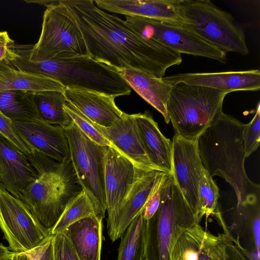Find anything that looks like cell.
Wrapping results in <instances>:
<instances>
[{
	"instance_id": "6da1fadb",
	"label": "cell",
	"mask_w": 260,
	"mask_h": 260,
	"mask_svg": "<svg viewBox=\"0 0 260 260\" xmlns=\"http://www.w3.org/2000/svg\"><path fill=\"white\" fill-rule=\"evenodd\" d=\"M78 26L89 56L115 70L132 69L163 78L181 63V54L143 37L126 20L92 0H61Z\"/></svg>"
},
{
	"instance_id": "7a4b0ae2",
	"label": "cell",
	"mask_w": 260,
	"mask_h": 260,
	"mask_svg": "<svg viewBox=\"0 0 260 260\" xmlns=\"http://www.w3.org/2000/svg\"><path fill=\"white\" fill-rule=\"evenodd\" d=\"M244 124L222 111L197 140L204 169L218 176L233 187L237 206L259 202L260 186L245 171L243 132Z\"/></svg>"
},
{
	"instance_id": "3957f363",
	"label": "cell",
	"mask_w": 260,
	"mask_h": 260,
	"mask_svg": "<svg viewBox=\"0 0 260 260\" xmlns=\"http://www.w3.org/2000/svg\"><path fill=\"white\" fill-rule=\"evenodd\" d=\"M7 63L26 72L44 76L65 88L92 91L115 98L128 95L131 87L114 69L89 56L34 61L26 45H18L9 53Z\"/></svg>"
},
{
	"instance_id": "277c9868",
	"label": "cell",
	"mask_w": 260,
	"mask_h": 260,
	"mask_svg": "<svg viewBox=\"0 0 260 260\" xmlns=\"http://www.w3.org/2000/svg\"><path fill=\"white\" fill-rule=\"evenodd\" d=\"M26 156L37 176L20 200L51 231L66 206L82 189L71 159L60 162L36 150Z\"/></svg>"
},
{
	"instance_id": "5b68a950",
	"label": "cell",
	"mask_w": 260,
	"mask_h": 260,
	"mask_svg": "<svg viewBox=\"0 0 260 260\" xmlns=\"http://www.w3.org/2000/svg\"><path fill=\"white\" fill-rule=\"evenodd\" d=\"M201 220L199 212L187 203L173 175L168 174L159 206L153 216L145 220L144 260H169L179 237Z\"/></svg>"
},
{
	"instance_id": "8992f818",
	"label": "cell",
	"mask_w": 260,
	"mask_h": 260,
	"mask_svg": "<svg viewBox=\"0 0 260 260\" xmlns=\"http://www.w3.org/2000/svg\"><path fill=\"white\" fill-rule=\"evenodd\" d=\"M228 93L183 83L174 85L167 110L175 134L197 140L222 111L223 100Z\"/></svg>"
},
{
	"instance_id": "52a82bcc",
	"label": "cell",
	"mask_w": 260,
	"mask_h": 260,
	"mask_svg": "<svg viewBox=\"0 0 260 260\" xmlns=\"http://www.w3.org/2000/svg\"><path fill=\"white\" fill-rule=\"evenodd\" d=\"M181 23L202 40L226 52L249 53L243 28L233 16L209 0H180Z\"/></svg>"
},
{
	"instance_id": "ba28073f",
	"label": "cell",
	"mask_w": 260,
	"mask_h": 260,
	"mask_svg": "<svg viewBox=\"0 0 260 260\" xmlns=\"http://www.w3.org/2000/svg\"><path fill=\"white\" fill-rule=\"evenodd\" d=\"M46 6L37 43L27 44L29 58L34 61L89 56L82 33L62 1H25Z\"/></svg>"
},
{
	"instance_id": "9c48e42d",
	"label": "cell",
	"mask_w": 260,
	"mask_h": 260,
	"mask_svg": "<svg viewBox=\"0 0 260 260\" xmlns=\"http://www.w3.org/2000/svg\"><path fill=\"white\" fill-rule=\"evenodd\" d=\"M63 129L78 182L93 203L96 215L103 218L107 208L105 156L107 147L92 141L73 121Z\"/></svg>"
},
{
	"instance_id": "30bf717a",
	"label": "cell",
	"mask_w": 260,
	"mask_h": 260,
	"mask_svg": "<svg viewBox=\"0 0 260 260\" xmlns=\"http://www.w3.org/2000/svg\"><path fill=\"white\" fill-rule=\"evenodd\" d=\"M125 20L145 38L178 53L215 60L224 63L226 52L209 44L182 24L137 16Z\"/></svg>"
},
{
	"instance_id": "8fae6325",
	"label": "cell",
	"mask_w": 260,
	"mask_h": 260,
	"mask_svg": "<svg viewBox=\"0 0 260 260\" xmlns=\"http://www.w3.org/2000/svg\"><path fill=\"white\" fill-rule=\"evenodd\" d=\"M0 229L13 252L30 251L51 235L21 200L1 187Z\"/></svg>"
},
{
	"instance_id": "7c38bea8",
	"label": "cell",
	"mask_w": 260,
	"mask_h": 260,
	"mask_svg": "<svg viewBox=\"0 0 260 260\" xmlns=\"http://www.w3.org/2000/svg\"><path fill=\"white\" fill-rule=\"evenodd\" d=\"M135 173L136 167L132 161L116 149L107 147L105 156V189L108 234L112 242L117 240V220Z\"/></svg>"
},
{
	"instance_id": "4fadbf2b",
	"label": "cell",
	"mask_w": 260,
	"mask_h": 260,
	"mask_svg": "<svg viewBox=\"0 0 260 260\" xmlns=\"http://www.w3.org/2000/svg\"><path fill=\"white\" fill-rule=\"evenodd\" d=\"M197 140L187 139L175 134L172 141V174L187 203L199 212L198 187L204 169L199 154Z\"/></svg>"
},
{
	"instance_id": "5bb4252c",
	"label": "cell",
	"mask_w": 260,
	"mask_h": 260,
	"mask_svg": "<svg viewBox=\"0 0 260 260\" xmlns=\"http://www.w3.org/2000/svg\"><path fill=\"white\" fill-rule=\"evenodd\" d=\"M230 237L228 233L215 235L196 224L179 237L169 260H227Z\"/></svg>"
},
{
	"instance_id": "9a60e30c",
	"label": "cell",
	"mask_w": 260,
	"mask_h": 260,
	"mask_svg": "<svg viewBox=\"0 0 260 260\" xmlns=\"http://www.w3.org/2000/svg\"><path fill=\"white\" fill-rule=\"evenodd\" d=\"M12 122L18 137L31 150L60 162L71 159L68 141L62 127L40 120Z\"/></svg>"
},
{
	"instance_id": "2e32d148",
	"label": "cell",
	"mask_w": 260,
	"mask_h": 260,
	"mask_svg": "<svg viewBox=\"0 0 260 260\" xmlns=\"http://www.w3.org/2000/svg\"><path fill=\"white\" fill-rule=\"evenodd\" d=\"M93 124L111 143L112 148L127 158L136 168L146 171L157 170L146 154L134 114L124 113L120 119L109 127L102 126L94 123Z\"/></svg>"
},
{
	"instance_id": "e0dca14e",
	"label": "cell",
	"mask_w": 260,
	"mask_h": 260,
	"mask_svg": "<svg viewBox=\"0 0 260 260\" xmlns=\"http://www.w3.org/2000/svg\"><path fill=\"white\" fill-rule=\"evenodd\" d=\"M167 83L200 85L225 91H258L260 89L259 70L216 73H180L163 77Z\"/></svg>"
},
{
	"instance_id": "ac0fdd59",
	"label": "cell",
	"mask_w": 260,
	"mask_h": 260,
	"mask_svg": "<svg viewBox=\"0 0 260 260\" xmlns=\"http://www.w3.org/2000/svg\"><path fill=\"white\" fill-rule=\"evenodd\" d=\"M36 176L27 156L0 135V187L20 200Z\"/></svg>"
},
{
	"instance_id": "d6986e66",
	"label": "cell",
	"mask_w": 260,
	"mask_h": 260,
	"mask_svg": "<svg viewBox=\"0 0 260 260\" xmlns=\"http://www.w3.org/2000/svg\"><path fill=\"white\" fill-rule=\"evenodd\" d=\"M67 102L91 122L111 126L124 114L116 106L115 97L92 91L64 88Z\"/></svg>"
},
{
	"instance_id": "ffe728a7",
	"label": "cell",
	"mask_w": 260,
	"mask_h": 260,
	"mask_svg": "<svg viewBox=\"0 0 260 260\" xmlns=\"http://www.w3.org/2000/svg\"><path fill=\"white\" fill-rule=\"evenodd\" d=\"M180 0H96V6L108 12L168 22L180 23Z\"/></svg>"
},
{
	"instance_id": "44dd1931",
	"label": "cell",
	"mask_w": 260,
	"mask_h": 260,
	"mask_svg": "<svg viewBox=\"0 0 260 260\" xmlns=\"http://www.w3.org/2000/svg\"><path fill=\"white\" fill-rule=\"evenodd\" d=\"M167 173L136 168L133 183L121 209L116 225V239L122 237L134 218L142 210L147 201Z\"/></svg>"
},
{
	"instance_id": "7402d4cb",
	"label": "cell",
	"mask_w": 260,
	"mask_h": 260,
	"mask_svg": "<svg viewBox=\"0 0 260 260\" xmlns=\"http://www.w3.org/2000/svg\"><path fill=\"white\" fill-rule=\"evenodd\" d=\"M146 154L159 171L173 174L172 142L161 133L148 111L134 114Z\"/></svg>"
},
{
	"instance_id": "603a6c76",
	"label": "cell",
	"mask_w": 260,
	"mask_h": 260,
	"mask_svg": "<svg viewBox=\"0 0 260 260\" xmlns=\"http://www.w3.org/2000/svg\"><path fill=\"white\" fill-rule=\"evenodd\" d=\"M115 70L131 88L161 114L167 124L170 122L167 105L173 86L162 78L141 71L129 68Z\"/></svg>"
},
{
	"instance_id": "cb8c5ba5",
	"label": "cell",
	"mask_w": 260,
	"mask_h": 260,
	"mask_svg": "<svg viewBox=\"0 0 260 260\" xmlns=\"http://www.w3.org/2000/svg\"><path fill=\"white\" fill-rule=\"evenodd\" d=\"M103 219L91 215L73 223L63 232L80 260H101Z\"/></svg>"
},
{
	"instance_id": "d4e9b609",
	"label": "cell",
	"mask_w": 260,
	"mask_h": 260,
	"mask_svg": "<svg viewBox=\"0 0 260 260\" xmlns=\"http://www.w3.org/2000/svg\"><path fill=\"white\" fill-rule=\"evenodd\" d=\"M64 88L61 84L51 78L19 70L6 64L4 60L0 61V91H63Z\"/></svg>"
},
{
	"instance_id": "484cf974",
	"label": "cell",
	"mask_w": 260,
	"mask_h": 260,
	"mask_svg": "<svg viewBox=\"0 0 260 260\" xmlns=\"http://www.w3.org/2000/svg\"><path fill=\"white\" fill-rule=\"evenodd\" d=\"M30 93L39 120L62 128L73 121L63 108L67 101L63 91L44 90Z\"/></svg>"
},
{
	"instance_id": "4316f807",
	"label": "cell",
	"mask_w": 260,
	"mask_h": 260,
	"mask_svg": "<svg viewBox=\"0 0 260 260\" xmlns=\"http://www.w3.org/2000/svg\"><path fill=\"white\" fill-rule=\"evenodd\" d=\"M0 111L12 120H39L30 91H0Z\"/></svg>"
},
{
	"instance_id": "83f0119b",
	"label": "cell",
	"mask_w": 260,
	"mask_h": 260,
	"mask_svg": "<svg viewBox=\"0 0 260 260\" xmlns=\"http://www.w3.org/2000/svg\"><path fill=\"white\" fill-rule=\"evenodd\" d=\"M144 233L145 220L141 211L122 236L117 260H144Z\"/></svg>"
},
{
	"instance_id": "f1b7e54d",
	"label": "cell",
	"mask_w": 260,
	"mask_h": 260,
	"mask_svg": "<svg viewBox=\"0 0 260 260\" xmlns=\"http://www.w3.org/2000/svg\"><path fill=\"white\" fill-rule=\"evenodd\" d=\"M93 215H96L93 204L87 194L82 190L66 206L51 229V234L62 233L73 223Z\"/></svg>"
},
{
	"instance_id": "f546056e",
	"label": "cell",
	"mask_w": 260,
	"mask_h": 260,
	"mask_svg": "<svg viewBox=\"0 0 260 260\" xmlns=\"http://www.w3.org/2000/svg\"><path fill=\"white\" fill-rule=\"evenodd\" d=\"M219 189L212 177L204 170L199 184L198 191V211L200 218H207L216 212Z\"/></svg>"
},
{
	"instance_id": "4dcf8cb0",
	"label": "cell",
	"mask_w": 260,
	"mask_h": 260,
	"mask_svg": "<svg viewBox=\"0 0 260 260\" xmlns=\"http://www.w3.org/2000/svg\"><path fill=\"white\" fill-rule=\"evenodd\" d=\"M63 108L74 123L88 138L100 145L112 147L111 143L95 128L92 122L67 102Z\"/></svg>"
},
{
	"instance_id": "1f68e13d",
	"label": "cell",
	"mask_w": 260,
	"mask_h": 260,
	"mask_svg": "<svg viewBox=\"0 0 260 260\" xmlns=\"http://www.w3.org/2000/svg\"><path fill=\"white\" fill-rule=\"evenodd\" d=\"M246 158L258 148L260 140V104L258 103L256 113L252 119L244 124L243 132Z\"/></svg>"
},
{
	"instance_id": "d6a6232c",
	"label": "cell",
	"mask_w": 260,
	"mask_h": 260,
	"mask_svg": "<svg viewBox=\"0 0 260 260\" xmlns=\"http://www.w3.org/2000/svg\"><path fill=\"white\" fill-rule=\"evenodd\" d=\"M52 235L54 260H80L71 242L63 233Z\"/></svg>"
},
{
	"instance_id": "836d02e7",
	"label": "cell",
	"mask_w": 260,
	"mask_h": 260,
	"mask_svg": "<svg viewBox=\"0 0 260 260\" xmlns=\"http://www.w3.org/2000/svg\"><path fill=\"white\" fill-rule=\"evenodd\" d=\"M0 135L26 155L31 150L20 139L12 125V120L0 111Z\"/></svg>"
},
{
	"instance_id": "e575fe53",
	"label": "cell",
	"mask_w": 260,
	"mask_h": 260,
	"mask_svg": "<svg viewBox=\"0 0 260 260\" xmlns=\"http://www.w3.org/2000/svg\"><path fill=\"white\" fill-rule=\"evenodd\" d=\"M169 173H166L162 180L158 183L152 193L151 194L142 210V214L143 219L149 220L156 212L161 200V191L166 178Z\"/></svg>"
},
{
	"instance_id": "d590c367",
	"label": "cell",
	"mask_w": 260,
	"mask_h": 260,
	"mask_svg": "<svg viewBox=\"0 0 260 260\" xmlns=\"http://www.w3.org/2000/svg\"><path fill=\"white\" fill-rule=\"evenodd\" d=\"M28 252L30 260H54L52 235L40 246Z\"/></svg>"
},
{
	"instance_id": "8d00e7d4",
	"label": "cell",
	"mask_w": 260,
	"mask_h": 260,
	"mask_svg": "<svg viewBox=\"0 0 260 260\" xmlns=\"http://www.w3.org/2000/svg\"><path fill=\"white\" fill-rule=\"evenodd\" d=\"M235 243L234 244V238L231 237L227 246V260H253L238 242Z\"/></svg>"
},
{
	"instance_id": "74e56055",
	"label": "cell",
	"mask_w": 260,
	"mask_h": 260,
	"mask_svg": "<svg viewBox=\"0 0 260 260\" xmlns=\"http://www.w3.org/2000/svg\"><path fill=\"white\" fill-rule=\"evenodd\" d=\"M13 41L6 31H0V61L6 57L8 47Z\"/></svg>"
},
{
	"instance_id": "f35d334b",
	"label": "cell",
	"mask_w": 260,
	"mask_h": 260,
	"mask_svg": "<svg viewBox=\"0 0 260 260\" xmlns=\"http://www.w3.org/2000/svg\"><path fill=\"white\" fill-rule=\"evenodd\" d=\"M13 252L0 243V260H11Z\"/></svg>"
},
{
	"instance_id": "ab89813d",
	"label": "cell",
	"mask_w": 260,
	"mask_h": 260,
	"mask_svg": "<svg viewBox=\"0 0 260 260\" xmlns=\"http://www.w3.org/2000/svg\"><path fill=\"white\" fill-rule=\"evenodd\" d=\"M11 260H30L29 252H14Z\"/></svg>"
}]
</instances>
